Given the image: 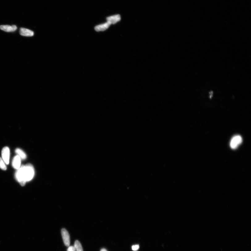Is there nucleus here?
I'll return each instance as SVG.
<instances>
[{"instance_id":"1","label":"nucleus","mask_w":251,"mask_h":251,"mask_svg":"<svg viewBox=\"0 0 251 251\" xmlns=\"http://www.w3.org/2000/svg\"><path fill=\"white\" fill-rule=\"evenodd\" d=\"M16 173L15 176L18 182L22 186L25 185L26 182L30 181L34 177L35 171L34 167L31 164L23 165Z\"/></svg>"},{"instance_id":"2","label":"nucleus","mask_w":251,"mask_h":251,"mask_svg":"<svg viewBox=\"0 0 251 251\" xmlns=\"http://www.w3.org/2000/svg\"><path fill=\"white\" fill-rule=\"evenodd\" d=\"M242 142L241 136L239 135L234 136L232 139L230 143V145L232 149H236Z\"/></svg>"},{"instance_id":"3","label":"nucleus","mask_w":251,"mask_h":251,"mask_svg":"<svg viewBox=\"0 0 251 251\" xmlns=\"http://www.w3.org/2000/svg\"><path fill=\"white\" fill-rule=\"evenodd\" d=\"M2 155L5 163L7 165L9 164L10 157V150L9 147H6L2 149Z\"/></svg>"},{"instance_id":"4","label":"nucleus","mask_w":251,"mask_h":251,"mask_svg":"<svg viewBox=\"0 0 251 251\" xmlns=\"http://www.w3.org/2000/svg\"><path fill=\"white\" fill-rule=\"evenodd\" d=\"M61 233L64 244L66 246H69L70 244V238L68 231L65 229L63 228L62 229Z\"/></svg>"},{"instance_id":"5","label":"nucleus","mask_w":251,"mask_h":251,"mask_svg":"<svg viewBox=\"0 0 251 251\" xmlns=\"http://www.w3.org/2000/svg\"><path fill=\"white\" fill-rule=\"evenodd\" d=\"M17 27L15 25H3L0 26V29L7 32H14L17 30Z\"/></svg>"},{"instance_id":"6","label":"nucleus","mask_w":251,"mask_h":251,"mask_svg":"<svg viewBox=\"0 0 251 251\" xmlns=\"http://www.w3.org/2000/svg\"><path fill=\"white\" fill-rule=\"evenodd\" d=\"M107 22L111 25L115 24L119 21L121 19V17L119 15H115L107 17Z\"/></svg>"},{"instance_id":"7","label":"nucleus","mask_w":251,"mask_h":251,"mask_svg":"<svg viewBox=\"0 0 251 251\" xmlns=\"http://www.w3.org/2000/svg\"><path fill=\"white\" fill-rule=\"evenodd\" d=\"M20 34L23 36L30 37L34 36V32L30 30L23 28H21L20 30Z\"/></svg>"},{"instance_id":"8","label":"nucleus","mask_w":251,"mask_h":251,"mask_svg":"<svg viewBox=\"0 0 251 251\" xmlns=\"http://www.w3.org/2000/svg\"><path fill=\"white\" fill-rule=\"evenodd\" d=\"M21 163V158L18 155L16 156L13 158L12 161V166L14 168L17 169H19Z\"/></svg>"},{"instance_id":"9","label":"nucleus","mask_w":251,"mask_h":251,"mask_svg":"<svg viewBox=\"0 0 251 251\" xmlns=\"http://www.w3.org/2000/svg\"><path fill=\"white\" fill-rule=\"evenodd\" d=\"M111 25L110 23L107 22L104 23L96 26L95 29L97 31H104L108 28Z\"/></svg>"},{"instance_id":"10","label":"nucleus","mask_w":251,"mask_h":251,"mask_svg":"<svg viewBox=\"0 0 251 251\" xmlns=\"http://www.w3.org/2000/svg\"><path fill=\"white\" fill-rule=\"evenodd\" d=\"M15 152L20 157V158L22 160H25L27 158V155L25 152L23 150L19 148L15 150Z\"/></svg>"},{"instance_id":"11","label":"nucleus","mask_w":251,"mask_h":251,"mask_svg":"<svg viewBox=\"0 0 251 251\" xmlns=\"http://www.w3.org/2000/svg\"><path fill=\"white\" fill-rule=\"evenodd\" d=\"M74 247L76 251H83L82 245L78 240L75 241Z\"/></svg>"},{"instance_id":"12","label":"nucleus","mask_w":251,"mask_h":251,"mask_svg":"<svg viewBox=\"0 0 251 251\" xmlns=\"http://www.w3.org/2000/svg\"><path fill=\"white\" fill-rule=\"evenodd\" d=\"M0 168L4 170H6L7 167L5 162L1 158H0Z\"/></svg>"},{"instance_id":"13","label":"nucleus","mask_w":251,"mask_h":251,"mask_svg":"<svg viewBox=\"0 0 251 251\" xmlns=\"http://www.w3.org/2000/svg\"><path fill=\"white\" fill-rule=\"evenodd\" d=\"M139 248V245H133V246H132V249L134 251H136L137 250H138Z\"/></svg>"},{"instance_id":"14","label":"nucleus","mask_w":251,"mask_h":251,"mask_svg":"<svg viewBox=\"0 0 251 251\" xmlns=\"http://www.w3.org/2000/svg\"><path fill=\"white\" fill-rule=\"evenodd\" d=\"M75 249L74 246H69L67 251H75Z\"/></svg>"},{"instance_id":"15","label":"nucleus","mask_w":251,"mask_h":251,"mask_svg":"<svg viewBox=\"0 0 251 251\" xmlns=\"http://www.w3.org/2000/svg\"><path fill=\"white\" fill-rule=\"evenodd\" d=\"M101 251H107V250L105 249H102Z\"/></svg>"}]
</instances>
